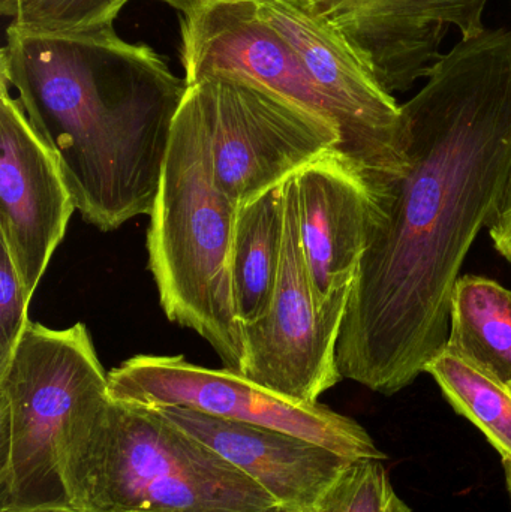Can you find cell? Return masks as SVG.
Returning <instances> with one entry per match:
<instances>
[{
	"label": "cell",
	"mask_w": 511,
	"mask_h": 512,
	"mask_svg": "<svg viewBox=\"0 0 511 512\" xmlns=\"http://www.w3.org/2000/svg\"><path fill=\"white\" fill-rule=\"evenodd\" d=\"M300 240L321 306L347 304L381 221L357 168L338 150L294 176Z\"/></svg>",
	"instance_id": "12"
},
{
	"label": "cell",
	"mask_w": 511,
	"mask_h": 512,
	"mask_svg": "<svg viewBox=\"0 0 511 512\" xmlns=\"http://www.w3.org/2000/svg\"><path fill=\"white\" fill-rule=\"evenodd\" d=\"M180 35L186 83L206 75H233L339 128L326 96L290 42L264 20L255 0H203L182 15Z\"/></svg>",
	"instance_id": "11"
},
{
	"label": "cell",
	"mask_w": 511,
	"mask_h": 512,
	"mask_svg": "<svg viewBox=\"0 0 511 512\" xmlns=\"http://www.w3.org/2000/svg\"><path fill=\"white\" fill-rule=\"evenodd\" d=\"M188 95L206 134L219 188L237 209L341 147L335 123L243 78L206 75L188 84Z\"/></svg>",
	"instance_id": "6"
},
{
	"label": "cell",
	"mask_w": 511,
	"mask_h": 512,
	"mask_svg": "<svg viewBox=\"0 0 511 512\" xmlns=\"http://www.w3.org/2000/svg\"><path fill=\"white\" fill-rule=\"evenodd\" d=\"M155 411L248 475L288 512L323 511L354 463L329 448L279 430L221 420L185 408Z\"/></svg>",
	"instance_id": "13"
},
{
	"label": "cell",
	"mask_w": 511,
	"mask_h": 512,
	"mask_svg": "<svg viewBox=\"0 0 511 512\" xmlns=\"http://www.w3.org/2000/svg\"><path fill=\"white\" fill-rule=\"evenodd\" d=\"M129 0H21L12 26L35 35H68L114 26Z\"/></svg>",
	"instance_id": "17"
},
{
	"label": "cell",
	"mask_w": 511,
	"mask_h": 512,
	"mask_svg": "<svg viewBox=\"0 0 511 512\" xmlns=\"http://www.w3.org/2000/svg\"><path fill=\"white\" fill-rule=\"evenodd\" d=\"M444 397L470 420L503 459H511V390L470 358L443 349L426 367Z\"/></svg>",
	"instance_id": "16"
},
{
	"label": "cell",
	"mask_w": 511,
	"mask_h": 512,
	"mask_svg": "<svg viewBox=\"0 0 511 512\" xmlns=\"http://www.w3.org/2000/svg\"><path fill=\"white\" fill-rule=\"evenodd\" d=\"M21 0H0V11L5 17L14 20L17 17L18 9H20Z\"/></svg>",
	"instance_id": "22"
},
{
	"label": "cell",
	"mask_w": 511,
	"mask_h": 512,
	"mask_svg": "<svg viewBox=\"0 0 511 512\" xmlns=\"http://www.w3.org/2000/svg\"><path fill=\"white\" fill-rule=\"evenodd\" d=\"M237 212L219 188L206 134L186 90L149 215V270L165 316L194 330L225 369L243 375L245 343L231 274Z\"/></svg>",
	"instance_id": "4"
},
{
	"label": "cell",
	"mask_w": 511,
	"mask_h": 512,
	"mask_svg": "<svg viewBox=\"0 0 511 512\" xmlns=\"http://www.w3.org/2000/svg\"><path fill=\"white\" fill-rule=\"evenodd\" d=\"M108 396V373L84 322H29L0 369V512H72L60 447L75 421Z\"/></svg>",
	"instance_id": "5"
},
{
	"label": "cell",
	"mask_w": 511,
	"mask_h": 512,
	"mask_svg": "<svg viewBox=\"0 0 511 512\" xmlns=\"http://www.w3.org/2000/svg\"><path fill=\"white\" fill-rule=\"evenodd\" d=\"M279 512H287V511H279Z\"/></svg>",
	"instance_id": "26"
},
{
	"label": "cell",
	"mask_w": 511,
	"mask_h": 512,
	"mask_svg": "<svg viewBox=\"0 0 511 512\" xmlns=\"http://www.w3.org/2000/svg\"><path fill=\"white\" fill-rule=\"evenodd\" d=\"M390 478L381 460H357L321 512H383Z\"/></svg>",
	"instance_id": "18"
},
{
	"label": "cell",
	"mask_w": 511,
	"mask_h": 512,
	"mask_svg": "<svg viewBox=\"0 0 511 512\" xmlns=\"http://www.w3.org/2000/svg\"><path fill=\"white\" fill-rule=\"evenodd\" d=\"M509 387H510V390H511V384L509 385Z\"/></svg>",
	"instance_id": "25"
},
{
	"label": "cell",
	"mask_w": 511,
	"mask_h": 512,
	"mask_svg": "<svg viewBox=\"0 0 511 512\" xmlns=\"http://www.w3.org/2000/svg\"><path fill=\"white\" fill-rule=\"evenodd\" d=\"M504 472H506L507 487L511 498V459H503Z\"/></svg>",
	"instance_id": "23"
},
{
	"label": "cell",
	"mask_w": 511,
	"mask_h": 512,
	"mask_svg": "<svg viewBox=\"0 0 511 512\" xmlns=\"http://www.w3.org/2000/svg\"><path fill=\"white\" fill-rule=\"evenodd\" d=\"M0 78L59 162L77 212L102 233L149 216L188 83L114 26L35 35L9 24Z\"/></svg>",
	"instance_id": "2"
},
{
	"label": "cell",
	"mask_w": 511,
	"mask_h": 512,
	"mask_svg": "<svg viewBox=\"0 0 511 512\" xmlns=\"http://www.w3.org/2000/svg\"><path fill=\"white\" fill-rule=\"evenodd\" d=\"M495 249L511 264V174L500 206L488 225Z\"/></svg>",
	"instance_id": "20"
},
{
	"label": "cell",
	"mask_w": 511,
	"mask_h": 512,
	"mask_svg": "<svg viewBox=\"0 0 511 512\" xmlns=\"http://www.w3.org/2000/svg\"><path fill=\"white\" fill-rule=\"evenodd\" d=\"M44 512H63V511H44Z\"/></svg>",
	"instance_id": "24"
},
{
	"label": "cell",
	"mask_w": 511,
	"mask_h": 512,
	"mask_svg": "<svg viewBox=\"0 0 511 512\" xmlns=\"http://www.w3.org/2000/svg\"><path fill=\"white\" fill-rule=\"evenodd\" d=\"M408 170L380 206L336 348L342 379L393 396L446 348L453 289L511 174V30L464 38L401 105Z\"/></svg>",
	"instance_id": "1"
},
{
	"label": "cell",
	"mask_w": 511,
	"mask_h": 512,
	"mask_svg": "<svg viewBox=\"0 0 511 512\" xmlns=\"http://www.w3.org/2000/svg\"><path fill=\"white\" fill-rule=\"evenodd\" d=\"M511 384V289L488 277H459L447 345Z\"/></svg>",
	"instance_id": "15"
},
{
	"label": "cell",
	"mask_w": 511,
	"mask_h": 512,
	"mask_svg": "<svg viewBox=\"0 0 511 512\" xmlns=\"http://www.w3.org/2000/svg\"><path fill=\"white\" fill-rule=\"evenodd\" d=\"M60 475L72 512L285 511L158 411L111 394L66 433Z\"/></svg>",
	"instance_id": "3"
},
{
	"label": "cell",
	"mask_w": 511,
	"mask_h": 512,
	"mask_svg": "<svg viewBox=\"0 0 511 512\" xmlns=\"http://www.w3.org/2000/svg\"><path fill=\"white\" fill-rule=\"evenodd\" d=\"M347 304L321 306L297 221L296 183H285V237L275 294L257 321L243 324V375L273 393L317 403L342 381L336 348Z\"/></svg>",
	"instance_id": "9"
},
{
	"label": "cell",
	"mask_w": 511,
	"mask_h": 512,
	"mask_svg": "<svg viewBox=\"0 0 511 512\" xmlns=\"http://www.w3.org/2000/svg\"><path fill=\"white\" fill-rule=\"evenodd\" d=\"M383 512H411V508L396 495L392 483H390L389 489H387L386 504H384Z\"/></svg>",
	"instance_id": "21"
},
{
	"label": "cell",
	"mask_w": 511,
	"mask_h": 512,
	"mask_svg": "<svg viewBox=\"0 0 511 512\" xmlns=\"http://www.w3.org/2000/svg\"><path fill=\"white\" fill-rule=\"evenodd\" d=\"M255 2L326 96L341 129L339 153L362 174L380 207L408 170L401 105L312 0Z\"/></svg>",
	"instance_id": "7"
},
{
	"label": "cell",
	"mask_w": 511,
	"mask_h": 512,
	"mask_svg": "<svg viewBox=\"0 0 511 512\" xmlns=\"http://www.w3.org/2000/svg\"><path fill=\"white\" fill-rule=\"evenodd\" d=\"M30 300L14 259L0 242V369L11 360L29 325Z\"/></svg>",
	"instance_id": "19"
},
{
	"label": "cell",
	"mask_w": 511,
	"mask_h": 512,
	"mask_svg": "<svg viewBox=\"0 0 511 512\" xmlns=\"http://www.w3.org/2000/svg\"><path fill=\"white\" fill-rule=\"evenodd\" d=\"M74 212L56 156L0 78V242L32 297Z\"/></svg>",
	"instance_id": "10"
},
{
	"label": "cell",
	"mask_w": 511,
	"mask_h": 512,
	"mask_svg": "<svg viewBox=\"0 0 511 512\" xmlns=\"http://www.w3.org/2000/svg\"><path fill=\"white\" fill-rule=\"evenodd\" d=\"M114 400L149 409L185 408L221 420L279 430L347 459L386 454L357 421L321 403H303L228 369H207L183 355H135L108 372Z\"/></svg>",
	"instance_id": "8"
},
{
	"label": "cell",
	"mask_w": 511,
	"mask_h": 512,
	"mask_svg": "<svg viewBox=\"0 0 511 512\" xmlns=\"http://www.w3.org/2000/svg\"><path fill=\"white\" fill-rule=\"evenodd\" d=\"M284 237L285 185L240 207L231 274L242 325L257 321L269 309L281 270Z\"/></svg>",
	"instance_id": "14"
}]
</instances>
